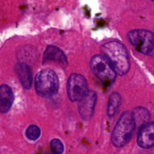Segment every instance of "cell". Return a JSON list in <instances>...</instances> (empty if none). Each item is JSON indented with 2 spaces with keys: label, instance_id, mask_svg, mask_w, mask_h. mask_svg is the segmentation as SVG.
<instances>
[{
  "label": "cell",
  "instance_id": "1",
  "mask_svg": "<svg viewBox=\"0 0 154 154\" xmlns=\"http://www.w3.org/2000/svg\"><path fill=\"white\" fill-rule=\"evenodd\" d=\"M103 54L108 59L116 74L124 75L130 68L129 56L124 45L118 42H110L102 48Z\"/></svg>",
  "mask_w": 154,
  "mask_h": 154
},
{
  "label": "cell",
  "instance_id": "2",
  "mask_svg": "<svg viewBox=\"0 0 154 154\" xmlns=\"http://www.w3.org/2000/svg\"><path fill=\"white\" fill-rule=\"evenodd\" d=\"M136 128L132 112L126 111L120 116L111 135V143L117 148L125 147L132 139Z\"/></svg>",
  "mask_w": 154,
  "mask_h": 154
},
{
  "label": "cell",
  "instance_id": "3",
  "mask_svg": "<svg viewBox=\"0 0 154 154\" xmlns=\"http://www.w3.org/2000/svg\"><path fill=\"white\" fill-rule=\"evenodd\" d=\"M35 88L40 96L51 97L59 90V79L57 74L51 69H45L36 75Z\"/></svg>",
  "mask_w": 154,
  "mask_h": 154
},
{
  "label": "cell",
  "instance_id": "4",
  "mask_svg": "<svg viewBox=\"0 0 154 154\" xmlns=\"http://www.w3.org/2000/svg\"><path fill=\"white\" fill-rule=\"evenodd\" d=\"M90 66L93 74L105 85H111L115 81L117 74L104 54L94 56L92 58Z\"/></svg>",
  "mask_w": 154,
  "mask_h": 154
},
{
  "label": "cell",
  "instance_id": "5",
  "mask_svg": "<svg viewBox=\"0 0 154 154\" xmlns=\"http://www.w3.org/2000/svg\"><path fill=\"white\" fill-rule=\"evenodd\" d=\"M128 40L138 52L149 55L153 51V33L148 30L135 29L127 35Z\"/></svg>",
  "mask_w": 154,
  "mask_h": 154
},
{
  "label": "cell",
  "instance_id": "6",
  "mask_svg": "<svg viewBox=\"0 0 154 154\" xmlns=\"http://www.w3.org/2000/svg\"><path fill=\"white\" fill-rule=\"evenodd\" d=\"M88 91V85L86 78L79 74H72L67 83V93L72 102L80 101Z\"/></svg>",
  "mask_w": 154,
  "mask_h": 154
},
{
  "label": "cell",
  "instance_id": "7",
  "mask_svg": "<svg viewBox=\"0 0 154 154\" xmlns=\"http://www.w3.org/2000/svg\"><path fill=\"white\" fill-rule=\"evenodd\" d=\"M97 101V94L95 91L88 90L85 96L80 100L79 113L82 119L88 120L93 116Z\"/></svg>",
  "mask_w": 154,
  "mask_h": 154
},
{
  "label": "cell",
  "instance_id": "8",
  "mask_svg": "<svg viewBox=\"0 0 154 154\" xmlns=\"http://www.w3.org/2000/svg\"><path fill=\"white\" fill-rule=\"evenodd\" d=\"M153 122H147L140 128L138 133L137 143L143 149H150L154 145Z\"/></svg>",
  "mask_w": 154,
  "mask_h": 154
},
{
  "label": "cell",
  "instance_id": "9",
  "mask_svg": "<svg viewBox=\"0 0 154 154\" xmlns=\"http://www.w3.org/2000/svg\"><path fill=\"white\" fill-rule=\"evenodd\" d=\"M15 73L23 88H31L33 82L32 73L29 66L24 63H19L15 66Z\"/></svg>",
  "mask_w": 154,
  "mask_h": 154
},
{
  "label": "cell",
  "instance_id": "10",
  "mask_svg": "<svg viewBox=\"0 0 154 154\" xmlns=\"http://www.w3.org/2000/svg\"><path fill=\"white\" fill-rule=\"evenodd\" d=\"M44 63L48 61H54L59 63L62 66H66L68 64L67 57L65 55L64 52L60 48L55 46H48L46 48L43 57Z\"/></svg>",
  "mask_w": 154,
  "mask_h": 154
},
{
  "label": "cell",
  "instance_id": "11",
  "mask_svg": "<svg viewBox=\"0 0 154 154\" xmlns=\"http://www.w3.org/2000/svg\"><path fill=\"white\" fill-rule=\"evenodd\" d=\"M14 93L8 85L0 86V113H7L13 105Z\"/></svg>",
  "mask_w": 154,
  "mask_h": 154
},
{
  "label": "cell",
  "instance_id": "12",
  "mask_svg": "<svg viewBox=\"0 0 154 154\" xmlns=\"http://www.w3.org/2000/svg\"><path fill=\"white\" fill-rule=\"evenodd\" d=\"M121 102V96L118 93L114 92L111 95L109 100H108V108H107V114H108V117H112L116 115L117 111L120 109Z\"/></svg>",
  "mask_w": 154,
  "mask_h": 154
},
{
  "label": "cell",
  "instance_id": "13",
  "mask_svg": "<svg viewBox=\"0 0 154 154\" xmlns=\"http://www.w3.org/2000/svg\"><path fill=\"white\" fill-rule=\"evenodd\" d=\"M132 115H133L134 119H135V121L136 123L137 122H145V123L149 122L150 114H149V111H147V110H146L145 108H136L132 112Z\"/></svg>",
  "mask_w": 154,
  "mask_h": 154
},
{
  "label": "cell",
  "instance_id": "14",
  "mask_svg": "<svg viewBox=\"0 0 154 154\" xmlns=\"http://www.w3.org/2000/svg\"><path fill=\"white\" fill-rule=\"evenodd\" d=\"M26 135L30 141H36L41 135V129L35 125H31L27 128L26 131Z\"/></svg>",
  "mask_w": 154,
  "mask_h": 154
},
{
  "label": "cell",
  "instance_id": "15",
  "mask_svg": "<svg viewBox=\"0 0 154 154\" xmlns=\"http://www.w3.org/2000/svg\"><path fill=\"white\" fill-rule=\"evenodd\" d=\"M51 150L53 154H63L64 145L60 139H53L51 142Z\"/></svg>",
  "mask_w": 154,
  "mask_h": 154
},
{
  "label": "cell",
  "instance_id": "16",
  "mask_svg": "<svg viewBox=\"0 0 154 154\" xmlns=\"http://www.w3.org/2000/svg\"><path fill=\"white\" fill-rule=\"evenodd\" d=\"M151 1H153V0H151Z\"/></svg>",
  "mask_w": 154,
  "mask_h": 154
}]
</instances>
